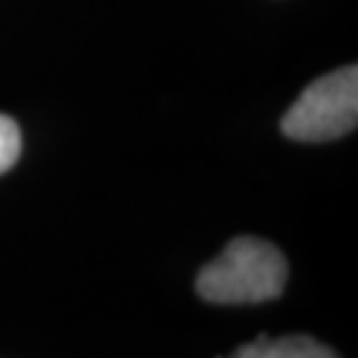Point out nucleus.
Wrapping results in <instances>:
<instances>
[{
  "label": "nucleus",
  "instance_id": "nucleus-1",
  "mask_svg": "<svg viewBox=\"0 0 358 358\" xmlns=\"http://www.w3.org/2000/svg\"><path fill=\"white\" fill-rule=\"evenodd\" d=\"M287 287V260L266 239L236 236L196 276V292L207 303H266Z\"/></svg>",
  "mask_w": 358,
  "mask_h": 358
},
{
  "label": "nucleus",
  "instance_id": "nucleus-2",
  "mask_svg": "<svg viewBox=\"0 0 358 358\" xmlns=\"http://www.w3.org/2000/svg\"><path fill=\"white\" fill-rule=\"evenodd\" d=\"M358 120V69L343 66L310 83L282 120L287 138L308 143L348 136Z\"/></svg>",
  "mask_w": 358,
  "mask_h": 358
},
{
  "label": "nucleus",
  "instance_id": "nucleus-3",
  "mask_svg": "<svg viewBox=\"0 0 358 358\" xmlns=\"http://www.w3.org/2000/svg\"><path fill=\"white\" fill-rule=\"evenodd\" d=\"M229 358H340L329 345H324L306 334L268 337L260 334L252 343L239 345Z\"/></svg>",
  "mask_w": 358,
  "mask_h": 358
},
{
  "label": "nucleus",
  "instance_id": "nucleus-4",
  "mask_svg": "<svg viewBox=\"0 0 358 358\" xmlns=\"http://www.w3.org/2000/svg\"><path fill=\"white\" fill-rule=\"evenodd\" d=\"M22 154V130L11 117L0 115V176L16 165Z\"/></svg>",
  "mask_w": 358,
  "mask_h": 358
}]
</instances>
